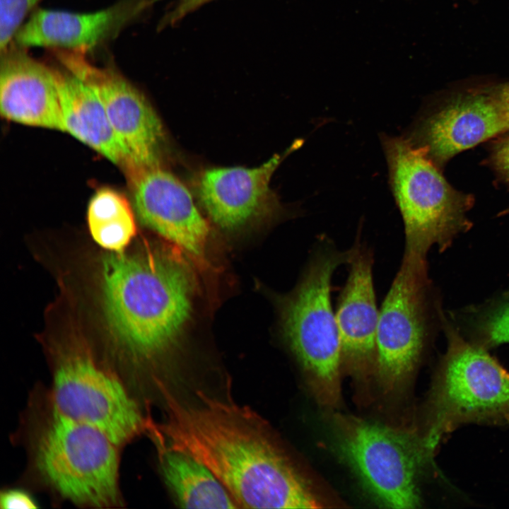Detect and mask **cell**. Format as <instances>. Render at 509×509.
<instances>
[{
	"instance_id": "cell-22",
	"label": "cell",
	"mask_w": 509,
	"mask_h": 509,
	"mask_svg": "<svg viewBox=\"0 0 509 509\" xmlns=\"http://www.w3.org/2000/svg\"><path fill=\"white\" fill-rule=\"evenodd\" d=\"M0 505L5 509H32L38 507L28 493L18 489L3 492L0 498Z\"/></svg>"
},
{
	"instance_id": "cell-2",
	"label": "cell",
	"mask_w": 509,
	"mask_h": 509,
	"mask_svg": "<svg viewBox=\"0 0 509 509\" xmlns=\"http://www.w3.org/2000/svg\"><path fill=\"white\" fill-rule=\"evenodd\" d=\"M193 292L189 268L171 252H112L103 259L107 325L136 358L153 359L177 344L191 317Z\"/></svg>"
},
{
	"instance_id": "cell-8",
	"label": "cell",
	"mask_w": 509,
	"mask_h": 509,
	"mask_svg": "<svg viewBox=\"0 0 509 509\" xmlns=\"http://www.w3.org/2000/svg\"><path fill=\"white\" fill-rule=\"evenodd\" d=\"M436 305L426 257L404 252L379 309L373 370L387 392L402 388L417 368L433 334Z\"/></svg>"
},
{
	"instance_id": "cell-13",
	"label": "cell",
	"mask_w": 509,
	"mask_h": 509,
	"mask_svg": "<svg viewBox=\"0 0 509 509\" xmlns=\"http://www.w3.org/2000/svg\"><path fill=\"white\" fill-rule=\"evenodd\" d=\"M506 130L500 105L488 88L456 96L404 137L436 164Z\"/></svg>"
},
{
	"instance_id": "cell-17",
	"label": "cell",
	"mask_w": 509,
	"mask_h": 509,
	"mask_svg": "<svg viewBox=\"0 0 509 509\" xmlns=\"http://www.w3.org/2000/svg\"><path fill=\"white\" fill-rule=\"evenodd\" d=\"M62 68L54 69L66 131L124 170L127 155L98 93Z\"/></svg>"
},
{
	"instance_id": "cell-16",
	"label": "cell",
	"mask_w": 509,
	"mask_h": 509,
	"mask_svg": "<svg viewBox=\"0 0 509 509\" xmlns=\"http://www.w3.org/2000/svg\"><path fill=\"white\" fill-rule=\"evenodd\" d=\"M12 42L1 51L0 110L19 124L66 131L54 69Z\"/></svg>"
},
{
	"instance_id": "cell-1",
	"label": "cell",
	"mask_w": 509,
	"mask_h": 509,
	"mask_svg": "<svg viewBox=\"0 0 509 509\" xmlns=\"http://www.w3.org/2000/svg\"><path fill=\"white\" fill-rule=\"evenodd\" d=\"M158 447L186 453L223 484L238 508H318L322 502L269 423L230 397L195 391L181 400L160 384Z\"/></svg>"
},
{
	"instance_id": "cell-15",
	"label": "cell",
	"mask_w": 509,
	"mask_h": 509,
	"mask_svg": "<svg viewBox=\"0 0 509 509\" xmlns=\"http://www.w3.org/2000/svg\"><path fill=\"white\" fill-rule=\"evenodd\" d=\"M152 0H121L88 13L38 8L16 33L13 42L21 47H46L86 54L112 39Z\"/></svg>"
},
{
	"instance_id": "cell-6",
	"label": "cell",
	"mask_w": 509,
	"mask_h": 509,
	"mask_svg": "<svg viewBox=\"0 0 509 509\" xmlns=\"http://www.w3.org/2000/svg\"><path fill=\"white\" fill-rule=\"evenodd\" d=\"M115 444L99 429L52 409L35 443V461L46 482L78 505L119 503V457Z\"/></svg>"
},
{
	"instance_id": "cell-9",
	"label": "cell",
	"mask_w": 509,
	"mask_h": 509,
	"mask_svg": "<svg viewBox=\"0 0 509 509\" xmlns=\"http://www.w3.org/2000/svg\"><path fill=\"white\" fill-rule=\"evenodd\" d=\"M52 409L92 426L119 445L144 426L141 411L122 382L84 353H70L56 366Z\"/></svg>"
},
{
	"instance_id": "cell-25",
	"label": "cell",
	"mask_w": 509,
	"mask_h": 509,
	"mask_svg": "<svg viewBox=\"0 0 509 509\" xmlns=\"http://www.w3.org/2000/svg\"><path fill=\"white\" fill-rule=\"evenodd\" d=\"M492 88L509 127V83Z\"/></svg>"
},
{
	"instance_id": "cell-11",
	"label": "cell",
	"mask_w": 509,
	"mask_h": 509,
	"mask_svg": "<svg viewBox=\"0 0 509 509\" xmlns=\"http://www.w3.org/2000/svg\"><path fill=\"white\" fill-rule=\"evenodd\" d=\"M127 179L142 223L191 255L201 257L209 228L186 187L159 165L139 169Z\"/></svg>"
},
{
	"instance_id": "cell-10",
	"label": "cell",
	"mask_w": 509,
	"mask_h": 509,
	"mask_svg": "<svg viewBox=\"0 0 509 509\" xmlns=\"http://www.w3.org/2000/svg\"><path fill=\"white\" fill-rule=\"evenodd\" d=\"M54 56L62 67L98 93L127 155L126 175L159 165L164 129L146 97L116 71L91 64L85 53L57 49Z\"/></svg>"
},
{
	"instance_id": "cell-18",
	"label": "cell",
	"mask_w": 509,
	"mask_h": 509,
	"mask_svg": "<svg viewBox=\"0 0 509 509\" xmlns=\"http://www.w3.org/2000/svg\"><path fill=\"white\" fill-rule=\"evenodd\" d=\"M165 481L176 502L187 508H237L218 479L189 455L159 447Z\"/></svg>"
},
{
	"instance_id": "cell-26",
	"label": "cell",
	"mask_w": 509,
	"mask_h": 509,
	"mask_svg": "<svg viewBox=\"0 0 509 509\" xmlns=\"http://www.w3.org/2000/svg\"><path fill=\"white\" fill-rule=\"evenodd\" d=\"M157 1H159V0H152L153 2ZM188 1V0H182V1Z\"/></svg>"
},
{
	"instance_id": "cell-4",
	"label": "cell",
	"mask_w": 509,
	"mask_h": 509,
	"mask_svg": "<svg viewBox=\"0 0 509 509\" xmlns=\"http://www.w3.org/2000/svg\"><path fill=\"white\" fill-rule=\"evenodd\" d=\"M389 181L404 228V252L426 257L436 245L446 250L471 223L474 198L457 192L420 147L404 136H380Z\"/></svg>"
},
{
	"instance_id": "cell-21",
	"label": "cell",
	"mask_w": 509,
	"mask_h": 509,
	"mask_svg": "<svg viewBox=\"0 0 509 509\" xmlns=\"http://www.w3.org/2000/svg\"><path fill=\"white\" fill-rule=\"evenodd\" d=\"M40 0H0V51L7 48Z\"/></svg>"
},
{
	"instance_id": "cell-7",
	"label": "cell",
	"mask_w": 509,
	"mask_h": 509,
	"mask_svg": "<svg viewBox=\"0 0 509 509\" xmlns=\"http://www.w3.org/2000/svg\"><path fill=\"white\" fill-rule=\"evenodd\" d=\"M332 430L337 452L375 501L392 508L419 506V474L431 455L423 440L340 414L334 416Z\"/></svg>"
},
{
	"instance_id": "cell-24",
	"label": "cell",
	"mask_w": 509,
	"mask_h": 509,
	"mask_svg": "<svg viewBox=\"0 0 509 509\" xmlns=\"http://www.w3.org/2000/svg\"><path fill=\"white\" fill-rule=\"evenodd\" d=\"M493 162L497 170L509 180V137L496 147Z\"/></svg>"
},
{
	"instance_id": "cell-12",
	"label": "cell",
	"mask_w": 509,
	"mask_h": 509,
	"mask_svg": "<svg viewBox=\"0 0 509 509\" xmlns=\"http://www.w3.org/2000/svg\"><path fill=\"white\" fill-rule=\"evenodd\" d=\"M303 141L255 168H215L205 170L198 183L200 201L211 219L226 230L241 228L278 209L269 187L280 163Z\"/></svg>"
},
{
	"instance_id": "cell-14",
	"label": "cell",
	"mask_w": 509,
	"mask_h": 509,
	"mask_svg": "<svg viewBox=\"0 0 509 509\" xmlns=\"http://www.w3.org/2000/svg\"><path fill=\"white\" fill-rule=\"evenodd\" d=\"M348 276L337 298L335 317L342 366L361 376L374 369L379 318L373 282V255L360 238L349 249Z\"/></svg>"
},
{
	"instance_id": "cell-23",
	"label": "cell",
	"mask_w": 509,
	"mask_h": 509,
	"mask_svg": "<svg viewBox=\"0 0 509 509\" xmlns=\"http://www.w3.org/2000/svg\"><path fill=\"white\" fill-rule=\"evenodd\" d=\"M211 1L213 0H188L181 1L165 18V23L168 24L177 23L189 13Z\"/></svg>"
},
{
	"instance_id": "cell-20",
	"label": "cell",
	"mask_w": 509,
	"mask_h": 509,
	"mask_svg": "<svg viewBox=\"0 0 509 509\" xmlns=\"http://www.w3.org/2000/svg\"><path fill=\"white\" fill-rule=\"evenodd\" d=\"M463 320L471 341L486 349L509 343V293L467 310Z\"/></svg>"
},
{
	"instance_id": "cell-19",
	"label": "cell",
	"mask_w": 509,
	"mask_h": 509,
	"mask_svg": "<svg viewBox=\"0 0 509 509\" xmlns=\"http://www.w3.org/2000/svg\"><path fill=\"white\" fill-rule=\"evenodd\" d=\"M87 220L94 240L111 252H122L136 233L134 218L128 200L110 188H101L91 198Z\"/></svg>"
},
{
	"instance_id": "cell-5",
	"label": "cell",
	"mask_w": 509,
	"mask_h": 509,
	"mask_svg": "<svg viewBox=\"0 0 509 509\" xmlns=\"http://www.w3.org/2000/svg\"><path fill=\"white\" fill-rule=\"evenodd\" d=\"M447 346L428 401L423 438L431 454L442 436L468 422L509 423V373L487 349L443 321Z\"/></svg>"
},
{
	"instance_id": "cell-3",
	"label": "cell",
	"mask_w": 509,
	"mask_h": 509,
	"mask_svg": "<svg viewBox=\"0 0 509 509\" xmlns=\"http://www.w3.org/2000/svg\"><path fill=\"white\" fill-rule=\"evenodd\" d=\"M349 249L328 238L315 243L296 287L281 303L282 337L317 399L333 406L340 398V340L331 300L332 279L346 264Z\"/></svg>"
}]
</instances>
